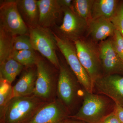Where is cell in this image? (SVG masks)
<instances>
[{
    "mask_svg": "<svg viewBox=\"0 0 123 123\" xmlns=\"http://www.w3.org/2000/svg\"><path fill=\"white\" fill-rule=\"evenodd\" d=\"M81 106L72 119L86 123H101L114 111L115 103L103 95L88 92L84 89Z\"/></svg>",
    "mask_w": 123,
    "mask_h": 123,
    "instance_id": "6da1fadb",
    "label": "cell"
},
{
    "mask_svg": "<svg viewBox=\"0 0 123 123\" xmlns=\"http://www.w3.org/2000/svg\"><path fill=\"white\" fill-rule=\"evenodd\" d=\"M47 102L34 95L13 97L0 115V123H29Z\"/></svg>",
    "mask_w": 123,
    "mask_h": 123,
    "instance_id": "7a4b0ae2",
    "label": "cell"
},
{
    "mask_svg": "<svg viewBox=\"0 0 123 123\" xmlns=\"http://www.w3.org/2000/svg\"><path fill=\"white\" fill-rule=\"evenodd\" d=\"M59 70L57 98L71 113L80 98H82L84 89H81L76 76L65 63L60 62Z\"/></svg>",
    "mask_w": 123,
    "mask_h": 123,
    "instance_id": "3957f363",
    "label": "cell"
},
{
    "mask_svg": "<svg viewBox=\"0 0 123 123\" xmlns=\"http://www.w3.org/2000/svg\"><path fill=\"white\" fill-rule=\"evenodd\" d=\"M51 64L38 57L36 64L37 78L33 95L46 102L57 98L58 76L55 70L57 68Z\"/></svg>",
    "mask_w": 123,
    "mask_h": 123,
    "instance_id": "277c9868",
    "label": "cell"
},
{
    "mask_svg": "<svg viewBox=\"0 0 123 123\" xmlns=\"http://www.w3.org/2000/svg\"><path fill=\"white\" fill-rule=\"evenodd\" d=\"M57 48L63 55L68 65L85 90L93 92V84L79 60L74 43L54 34Z\"/></svg>",
    "mask_w": 123,
    "mask_h": 123,
    "instance_id": "5b68a950",
    "label": "cell"
},
{
    "mask_svg": "<svg viewBox=\"0 0 123 123\" xmlns=\"http://www.w3.org/2000/svg\"><path fill=\"white\" fill-rule=\"evenodd\" d=\"M29 34L34 50L38 51L59 70L60 61L56 54L57 47L54 33L48 28L38 25L29 28Z\"/></svg>",
    "mask_w": 123,
    "mask_h": 123,
    "instance_id": "8992f818",
    "label": "cell"
},
{
    "mask_svg": "<svg viewBox=\"0 0 123 123\" xmlns=\"http://www.w3.org/2000/svg\"><path fill=\"white\" fill-rule=\"evenodd\" d=\"M74 43L80 62L94 84L103 76L98 49L91 42L81 39Z\"/></svg>",
    "mask_w": 123,
    "mask_h": 123,
    "instance_id": "52a82bcc",
    "label": "cell"
},
{
    "mask_svg": "<svg viewBox=\"0 0 123 123\" xmlns=\"http://www.w3.org/2000/svg\"><path fill=\"white\" fill-rule=\"evenodd\" d=\"M0 26L13 36L29 34V28L21 17L16 0L1 2Z\"/></svg>",
    "mask_w": 123,
    "mask_h": 123,
    "instance_id": "ba28073f",
    "label": "cell"
},
{
    "mask_svg": "<svg viewBox=\"0 0 123 123\" xmlns=\"http://www.w3.org/2000/svg\"><path fill=\"white\" fill-rule=\"evenodd\" d=\"M71 112L57 98L48 102L29 123H69Z\"/></svg>",
    "mask_w": 123,
    "mask_h": 123,
    "instance_id": "9c48e42d",
    "label": "cell"
},
{
    "mask_svg": "<svg viewBox=\"0 0 123 123\" xmlns=\"http://www.w3.org/2000/svg\"><path fill=\"white\" fill-rule=\"evenodd\" d=\"M63 22L58 28L60 36L74 43L81 39L88 30V22L76 14L72 9L62 7Z\"/></svg>",
    "mask_w": 123,
    "mask_h": 123,
    "instance_id": "30bf717a",
    "label": "cell"
},
{
    "mask_svg": "<svg viewBox=\"0 0 123 123\" xmlns=\"http://www.w3.org/2000/svg\"><path fill=\"white\" fill-rule=\"evenodd\" d=\"M103 95L123 107V75L103 76L93 84V92Z\"/></svg>",
    "mask_w": 123,
    "mask_h": 123,
    "instance_id": "8fae6325",
    "label": "cell"
},
{
    "mask_svg": "<svg viewBox=\"0 0 123 123\" xmlns=\"http://www.w3.org/2000/svg\"><path fill=\"white\" fill-rule=\"evenodd\" d=\"M98 49L103 76L123 75V61L113 48L111 40L101 42Z\"/></svg>",
    "mask_w": 123,
    "mask_h": 123,
    "instance_id": "7c38bea8",
    "label": "cell"
},
{
    "mask_svg": "<svg viewBox=\"0 0 123 123\" xmlns=\"http://www.w3.org/2000/svg\"><path fill=\"white\" fill-rule=\"evenodd\" d=\"M37 4L39 13L38 25L48 29L53 26L63 13L62 7L57 0H39Z\"/></svg>",
    "mask_w": 123,
    "mask_h": 123,
    "instance_id": "4fadbf2b",
    "label": "cell"
},
{
    "mask_svg": "<svg viewBox=\"0 0 123 123\" xmlns=\"http://www.w3.org/2000/svg\"><path fill=\"white\" fill-rule=\"evenodd\" d=\"M36 66L28 67L13 86V96L25 97L34 94L37 78Z\"/></svg>",
    "mask_w": 123,
    "mask_h": 123,
    "instance_id": "5bb4252c",
    "label": "cell"
},
{
    "mask_svg": "<svg viewBox=\"0 0 123 123\" xmlns=\"http://www.w3.org/2000/svg\"><path fill=\"white\" fill-rule=\"evenodd\" d=\"M88 30L94 41L102 42L113 36L116 29L111 19L101 18L91 20L88 23Z\"/></svg>",
    "mask_w": 123,
    "mask_h": 123,
    "instance_id": "9a60e30c",
    "label": "cell"
},
{
    "mask_svg": "<svg viewBox=\"0 0 123 123\" xmlns=\"http://www.w3.org/2000/svg\"><path fill=\"white\" fill-rule=\"evenodd\" d=\"M18 9L23 20L28 28L38 25L39 10L37 0H16Z\"/></svg>",
    "mask_w": 123,
    "mask_h": 123,
    "instance_id": "2e32d148",
    "label": "cell"
},
{
    "mask_svg": "<svg viewBox=\"0 0 123 123\" xmlns=\"http://www.w3.org/2000/svg\"><path fill=\"white\" fill-rule=\"evenodd\" d=\"M118 2L116 0H94L91 13L92 20L101 18L111 19L115 13Z\"/></svg>",
    "mask_w": 123,
    "mask_h": 123,
    "instance_id": "e0dca14e",
    "label": "cell"
},
{
    "mask_svg": "<svg viewBox=\"0 0 123 123\" xmlns=\"http://www.w3.org/2000/svg\"><path fill=\"white\" fill-rule=\"evenodd\" d=\"M24 66L9 57L0 63V78L12 84L23 69Z\"/></svg>",
    "mask_w": 123,
    "mask_h": 123,
    "instance_id": "ac0fdd59",
    "label": "cell"
},
{
    "mask_svg": "<svg viewBox=\"0 0 123 123\" xmlns=\"http://www.w3.org/2000/svg\"><path fill=\"white\" fill-rule=\"evenodd\" d=\"M34 51L33 50L12 51L10 57L26 68L32 67L35 66L38 57Z\"/></svg>",
    "mask_w": 123,
    "mask_h": 123,
    "instance_id": "d6986e66",
    "label": "cell"
},
{
    "mask_svg": "<svg viewBox=\"0 0 123 123\" xmlns=\"http://www.w3.org/2000/svg\"><path fill=\"white\" fill-rule=\"evenodd\" d=\"M94 0H74L73 1V10L89 23L92 20L91 13Z\"/></svg>",
    "mask_w": 123,
    "mask_h": 123,
    "instance_id": "ffe728a7",
    "label": "cell"
},
{
    "mask_svg": "<svg viewBox=\"0 0 123 123\" xmlns=\"http://www.w3.org/2000/svg\"><path fill=\"white\" fill-rule=\"evenodd\" d=\"M14 36L0 27V63L10 57Z\"/></svg>",
    "mask_w": 123,
    "mask_h": 123,
    "instance_id": "44dd1931",
    "label": "cell"
},
{
    "mask_svg": "<svg viewBox=\"0 0 123 123\" xmlns=\"http://www.w3.org/2000/svg\"><path fill=\"white\" fill-rule=\"evenodd\" d=\"M13 87L7 81L0 78V115L12 98Z\"/></svg>",
    "mask_w": 123,
    "mask_h": 123,
    "instance_id": "7402d4cb",
    "label": "cell"
},
{
    "mask_svg": "<svg viewBox=\"0 0 123 123\" xmlns=\"http://www.w3.org/2000/svg\"><path fill=\"white\" fill-rule=\"evenodd\" d=\"M12 51L34 50L29 36L27 35L14 36L12 40Z\"/></svg>",
    "mask_w": 123,
    "mask_h": 123,
    "instance_id": "603a6c76",
    "label": "cell"
},
{
    "mask_svg": "<svg viewBox=\"0 0 123 123\" xmlns=\"http://www.w3.org/2000/svg\"><path fill=\"white\" fill-rule=\"evenodd\" d=\"M111 20L123 37V1L119 4L115 13Z\"/></svg>",
    "mask_w": 123,
    "mask_h": 123,
    "instance_id": "cb8c5ba5",
    "label": "cell"
},
{
    "mask_svg": "<svg viewBox=\"0 0 123 123\" xmlns=\"http://www.w3.org/2000/svg\"><path fill=\"white\" fill-rule=\"evenodd\" d=\"M111 39L113 48L116 53L123 61V37L120 33L116 30Z\"/></svg>",
    "mask_w": 123,
    "mask_h": 123,
    "instance_id": "d4e9b609",
    "label": "cell"
},
{
    "mask_svg": "<svg viewBox=\"0 0 123 123\" xmlns=\"http://www.w3.org/2000/svg\"><path fill=\"white\" fill-rule=\"evenodd\" d=\"M101 123H121L114 112L110 113L106 117Z\"/></svg>",
    "mask_w": 123,
    "mask_h": 123,
    "instance_id": "484cf974",
    "label": "cell"
},
{
    "mask_svg": "<svg viewBox=\"0 0 123 123\" xmlns=\"http://www.w3.org/2000/svg\"><path fill=\"white\" fill-rule=\"evenodd\" d=\"M113 111L121 123H123V107L115 104Z\"/></svg>",
    "mask_w": 123,
    "mask_h": 123,
    "instance_id": "4316f807",
    "label": "cell"
},
{
    "mask_svg": "<svg viewBox=\"0 0 123 123\" xmlns=\"http://www.w3.org/2000/svg\"><path fill=\"white\" fill-rule=\"evenodd\" d=\"M73 1L72 0H57L59 4L62 7H66L72 8Z\"/></svg>",
    "mask_w": 123,
    "mask_h": 123,
    "instance_id": "83f0119b",
    "label": "cell"
},
{
    "mask_svg": "<svg viewBox=\"0 0 123 123\" xmlns=\"http://www.w3.org/2000/svg\"><path fill=\"white\" fill-rule=\"evenodd\" d=\"M69 123H86L85 122H82V121H79V120H77L74 119H72L71 118L69 121Z\"/></svg>",
    "mask_w": 123,
    "mask_h": 123,
    "instance_id": "f1b7e54d",
    "label": "cell"
}]
</instances>
